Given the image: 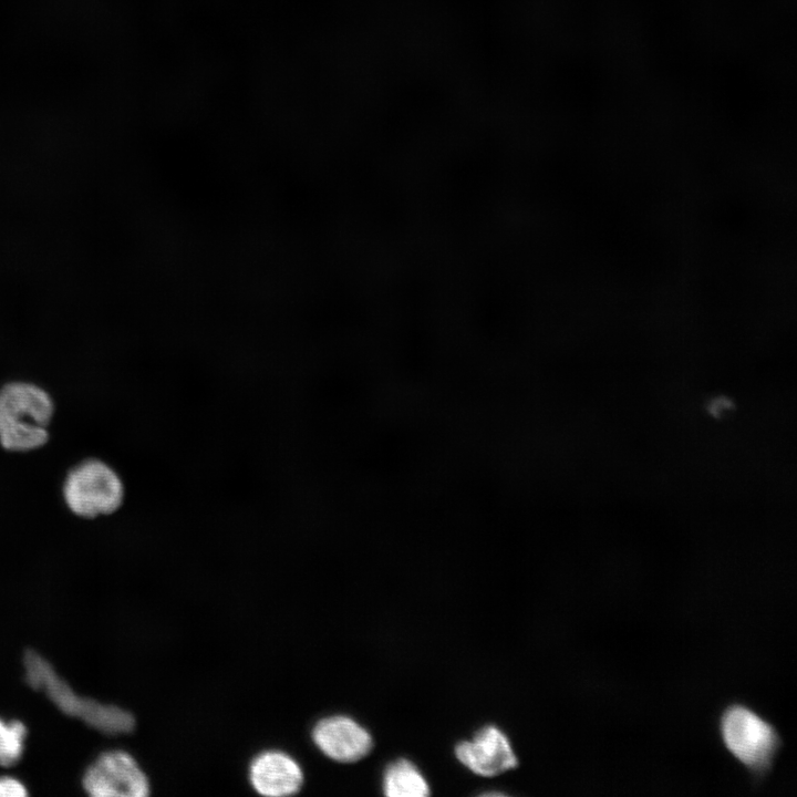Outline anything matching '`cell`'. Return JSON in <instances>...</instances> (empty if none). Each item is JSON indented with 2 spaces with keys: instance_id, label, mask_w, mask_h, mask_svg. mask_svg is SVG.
I'll use <instances>...</instances> for the list:
<instances>
[{
  "instance_id": "obj_1",
  "label": "cell",
  "mask_w": 797,
  "mask_h": 797,
  "mask_svg": "<svg viewBox=\"0 0 797 797\" xmlns=\"http://www.w3.org/2000/svg\"><path fill=\"white\" fill-rule=\"evenodd\" d=\"M717 726L725 749L755 779H762L770 772L782 738L768 720L746 704L733 702L722 710Z\"/></svg>"
},
{
  "instance_id": "obj_2",
  "label": "cell",
  "mask_w": 797,
  "mask_h": 797,
  "mask_svg": "<svg viewBox=\"0 0 797 797\" xmlns=\"http://www.w3.org/2000/svg\"><path fill=\"white\" fill-rule=\"evenodd\" d=\"M23 663L28 684L34 690L43 691L66 715L77 717L107 735L133 731L135 721L130 712L75 694L53 666L35 651H27Z\"/></svg>"
},
{
  "instance_id": "obj_3",
  "label": "cell",
  "mask_w": 797,
  "mask_h": 797,
  "mask_svg": "<svg viewBox=\"0 0 797 797\" xmlns=\"http://www.w3.org/2000/svg\"><path fill=\"white\" fill-rule=\"evenodd\" d=\"M53 414L49 394L41 387L13 382L0 390V443L9 451L24 452L44 445Z\"/></svg>"
},
{
  "instance_id": "obj_4",
  "label": "cell",
  "mask_w": 797,
  "mask_h": 797,
  "mask_svg": "<svg viewBox=\"0 0 797 797\" xmlns=\"http://www.w3.org/2000/svg\"><path fill=\"white\" fill-rule=\"evenodd\" d=\"M63 491L69 508L85 518L112 514L124 500L120 476L97 459L74 467L66 477Z\"/></svg>"
},
{
  "instance_id": "obj_5",
  "label": "cell",
  "mask_w": 797,
  "mask_h": 797,
  "mask_svg": "<svg viewBox=\"0 0 797 797\" xmlns=\"http://www.w3.org/2000/svg\"><path fill=\"white\" fill-rule=\"evenodd\" d=\"M82 785L93 797H145L149 794L146 775L124 751L101 754L85 770Z\"/></svg>"
},
{
  "instance_id": "obj_6",
  "label": "cell",
  "mask_w": 797,
  "mask_h": 797,
  "mask_svg": "<svg viewBox=\"0 0 797 797\" xmlns=\"http://www.w3.org/2000/svg\"><path fill=\"white\" fill-rule=\"evenodd\" d=\"M312 741L329 758L341 763H354L365 757L373 747L370 733L344 715L320 720L312 728Z\"/></svg>"
},
{
  "instance_id": "obj_7",
  "label": "cell",
  "mask_w": 797,
  "mask_h": 797,
  "mask_svg": "<svg viewBox=\"0 0 797 797\" xmlns=\"http://www.w3.org/2000/svg\"><path fill=\"white\" fill-rule=\"evenodd\" d=\"M455 755L473 773L487 777L499 775L518 764L507 736L494 725L479 729L472 741L458 743Z\"/></svg>"
},
{
  "instance_id": "obj_8",
  "label": "cell",
  "mask_w": 797,
  "mask_h": 797,
  "mask_svg": "<svg viewBox=\"0 0 797 797\" xmlns=\"http://www.w3.org/2000/svg\"><path fill=\"white\" fill-rule=\"evenodd\" d=\"M249 780L253 789L263 796L280 797L300 790L303 774L294 758L281 751H265L249 766Z\"/></svg>"
},
{
  "instance_id": "obj_9",
  "label": "cell",
  "mask_w": 797,
  "mask_h": 797,
  "mask_svg": "<svg viewBox=\"0 0 797 797\" xmlns=\"http://www.w3.org/2000/svg\"><path fill=\"white\" fill-rule=\"evenodd\" d=\"M383 791L390 797H425L429 795V787L412 762L400 758L386 767Z\"/></svg>"
},
{
  "instance_id": "obj_10",
  "label": "cell",
  "mask_w": 797,
  "mask_h": 797,
  "mask_svg": "<svg viewBox=\"0 0 797 797\" xmlns=\"http://www.w3.org/2000/svg\"><path fill=\"white\" fill-rule=\"evenodd\" d=\"M27 727L20 721L0 718V765L10 767L19 762L24 749Z\"/></svg>"
},
{
  "instance_id": "obj_11",
  "label": "cell",
  "mask_w": 797,
  "mask_h": 797,
  "mask_svg": "<svg viewBox=\"0 0 797 797\" xmlns=\"http://www.w3.org/2000/svg\"><path fill=\"white\" fill-rule=\"evenodd\" d=\"M27 795L28 791L20 780L9 776L0 777V797H23Z\"/></svg>"
}]
</instances>
